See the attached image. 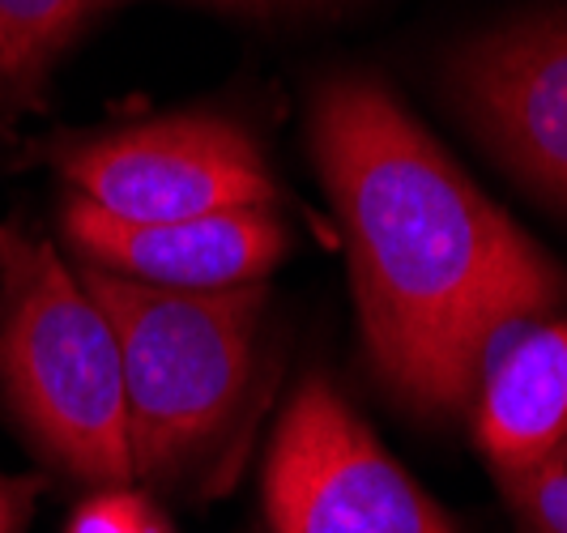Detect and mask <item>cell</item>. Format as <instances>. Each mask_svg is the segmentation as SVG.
<instances>
[{
  "label": "cell",
  "instance_id": "8fae6325",
  "mask_svg": "<svg viewBox=\"0 0 567 533\" xmlns=\"http://www.w3.org/2000/svg\"><path fill=\"white\" fill-rule=\"evenodd\" d=\"M69 533H171V530L142 495H128L124 486H112V491L94 495L73 516Z\"/></svg>",
  "mask_w": 567,
  "mask_h": 533
},
{
  "label": "cell",
  "instance_id": "7a4b0ae2",
  "mask_svg": "<svg viewBox=\"0 0 567 533\" xmlns=\"http://www.w3.org/2000/svg\"><path fill=\"white\" fill-rule=\"evenodd\" d=\"M0 385L18 422L64 474L124 486L137 470L112 320L56 248L18 226H0Z\"/></svg>",
  "mask_w": 567,
  "mask_h": 533
},
{
  "label": "cell",
  "instance_id": "4fadbf2b",
  "mask_svg": "<svg viewBox=\"0 0 567 533\" xmlns=\"http://www.w3.org/2000/svg\"><path fill=\"white\" fill-rule=\"evenodd\" d=\"M4 94H9V78H4V69H0V103H4Z\"/></svg>",
  "mask_w": 567,
  "mask_h": 533
},
{
  "label": "cell",
  "instance_id": "3957f363",
  "mask_svg": "<svg viewBox=\"0 0 567 533\" xmlns=\"http://www.w3.org/2000/svg\"><path fill=\"white\" fill-rule=\"evenodd\" d=\"M73 274L115 329L133 470L142 478H171L227 427L244 401L265 290L260 281L175 290L82 260Z\"/></svg>",
  "mask_w": 567,
  "mask_h": 533
},
{
  "label": "cell",
  "instance_id": "30bf717a",
  "mask_svg": "<svg viewBox=\"0 0 567 533\" xmlns=\"http://www.w3.org/2000/svg\"><path fill=\"white\" fill-rule=\"evenodd\" d=\"M520 533H567V435L534 470L499 482Z\"/></svg>",
  "mask_w": 567,
  "mask_h": 533
},
{
  "label": "cell",
  "instance_id": "52a82bcc",
  "mask_svg": "<svg viewBox=\"0 0 567 533\" xmlns=\"http://www.w3.org/2000/svg\"><path fill=\"white\" fill-rule=\"evenodd\" d=\"M64 239L82 265L175 290L252 286L286 256V226L274 218V209H227L179 223H124L90 201L69 197Z\"/></svg>",
  "mask_w": 567,
  "mask_h": 533
},
{
  "label": "cell",
  "instance_id": "5bb4252c",
  "mask_svg": "<svg viewBox=\"0 0 567 533\" xmlns=\"http://www.w3.org/2000/svg\"><path fill=\"white\" fill-rule=\"evenodd\" d=\"M223 4H248V0H223Z\"/></svg>",
  "mask_w": 567,
  "mask_h": 533
},
{
  "label": "cell",
  "instance_id": "6da1fadb",
  "mask_svg": "<svg viewBox=\"0 0 567 533\" xmlns=\"http://www.w3.org/2000/svg\"><path fill=\"white\" fill-rule=\"evenodd\" d=\"M312 150L375 376L419 414L465 410L491 350L564 304L567 274L375 78L320 85Z\"/></svg>",
  "mask_w": 567,
  "mask_h": 533
},
{
  "label": "cell",
  "instance_id": "9c48e42d",
  "mask_svg": "<svg viewBox=\"0 0 567 533\" xmlns=\"http://www.w3.org/2000/svg\"><path fill=\"white\" fill-rule=\"evenodd\" d=\"M99 0H0V69L9 85L39 78Z\"/></svg>",
  "mask_w": 567,
  "mask_h": 533
},
{
  "label": "cell",
  "instance_id": "7c38bea8",
  "mask_svg": "<svg viewBox=\"0 0 567 533\" xmlns=\"http://www.w3.org/2000/svg\"><path fill=\"white\" fill-rule=\"evenodd\" d=\"M43 482L39 478H9L0 474V533H22L30 521V508L39 500Z\"/></svg>",
  "mask_w": 567,
  "mask_h": 533
},
{
  "label": "cell",
  "instance_id": "5b68a950",
  "mask_svg": "<svg viewBox=\"0 0 567 533\" xmlns=\"http://www.w3.org/2000/svg\"><path fill=\"white\" fill-rule=\"evenodd\" d=\"M78 197L124 223L274 209L278 184L256 141L223 115L179 112L90 137L60 158Z\"/></svg>",
  "mask_w": 567,
  "mask_h": 533
},
{
  "label": "cell",
  "instance_id": "277c9868",
  "mask_svg": "<svg viewBox=\"0 0 567 533\" xmlns=\"http://www.w3.org/2000/svg\"><path fill=\"white\" fill-rule=\"evenodd\" d=\"M265 516L274 533H456L324 376H308L278 422Z\"/></svg>",
  "mask_w": 567,
  "mask_h": 533
},
{
  "label": "cell",
  "instance_id": "ba28073f",
  "mask_svg": "<svg viewBox=\"0 0 567 533\" xmlns=\"http://www.w3.org/2000/svg\"><path fill=\"white\" fill-rule=\"evenodd\" d=\"M474 435L495 478L534 470L567 435V320H529L486 359L474 389Z\"/></svg>",
  "mask_w": 567,
  "mask_h": 533
},
{
  "label": "cell",
  "instance_id": "8992f818",
  "mask_svg": "<svg viewBox=\"0 0 567 533\" xmlns=\"http://www.w3.org/2000/svg\"><path fill=\"white\" fill-rule=\"evenodd\" d=\"M453 90L478 137L567 209V9L470 43L453 60Z\"/></svg>",
  "mask_w": 567,
  "mask_h": 533
}]
</instances>
